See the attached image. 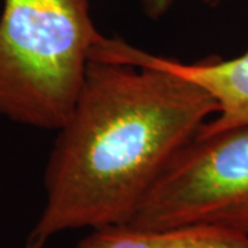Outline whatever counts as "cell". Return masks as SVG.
Listing matches in <instances>:
<instances>
[{"label": "cell", "instance_id": "3957f363", "mask_svg": "<svg viewBox=\"0 0 248 248\" xmlns=\"http://www.w3.org/2000/svg\"><path fill=\"white\" fill-rule=\"evenodd\" d=\"M213 225L248 234V124L197 134L171 161L127 226Z\"/></svg>", "mask_w": 248, "mask_h": 248}, {"label": "cell", "instance_id": "8992f818", "mask_svg": "<svg viewBox=\"0 0 248 248\" xmlns=\"http://www.w3.org/2000/svg\"><path fill=\"white\" fill-rule=\"evenodd\" d=\"M174 1L175 0H141V4L146 17L159 19L169 11Z\"/></svg>", "mask_w": 248, "mask_h": 248}, {"label": "cell", "instance_id": "52a82bcc", "mask_svg": "<svg viewBox=\"0 0 248 248\" xmlns=\"http://www.w3.org/2000/svg\"><path fill=\"white\" fill-rule=\"evenodd\" d=\"M204 1H207V3H219L222 0H204Z\"/></svg>", "mask_w": 248, "mask_h": 248}, {"label": "cell", "instance_id": "5b68a950", "mask_svg": "<svg viewBox=\"0 0 248 248\" xmlns=\"http://www.w3.org/2000/svg\"><path fill=\"white\" fill-rule=\"evenodd\" d=\"M73 248H248V234L213 225L140 231L127 225L91 231Z\"/></svg>", "mask_w": 248, "mask_h": 248}, {"label": "cell", "instance_id": "277c9868", "mask_svg": "<svg viewBox=\"0 0 248 248\" xmlns=\"http://www.w3.org/2000/svg\"><path fill=\"white\" fill-rule=\"evenodd\" d=\"M156 63L177 72L211 94L218 105L200 134H213L248 124V50L239 57L222 60L207 57L195 62H181L151 54Z\"/></svg>", "mask_w": 248, "mask_h": 248}, {"label": "cell", "instance_id": "7a4b0ae2", "mask_svg": "<svg viewBox=\"0 0 248 248\" xmlns=\"http://www.w3.org/2000/svg\"><path fill=\"white\" fill-rule=\"evenodd\" d=\"M91 0H4L0 16V115L58 130L69 119L93 48L104 40Z\"/></svg>", "mask_w": 248, "mask_h": 248}, {"label": "cell", "instance_id": "6da1fadb", "mask_svg": "<svg viewBox=\"0 0 248 248\" xmlns=\"http://www.w3.org/2000/svg\"><path fill=\"white\" fill-rule=\"evenodd\" d=\"M208 91L149 53L107 37L45 171L46 203L25 248L60 233L128 225L171 161L217 115Z\"/></svg>", "mask_w": 248, "mask_h": 248}]
</instances>
